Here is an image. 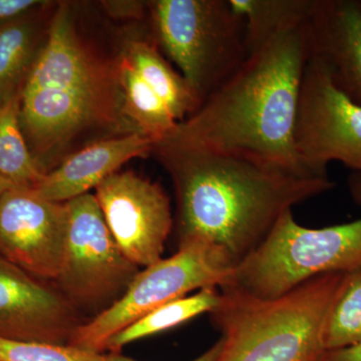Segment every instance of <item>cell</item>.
Returning a JSON list of instances; mask_svg holds the SVG:
<instances>
[{
  "instance_id": "cell-1",
  "label": "cell",
  "mask_w": 361,
  "mask_h": 361,
  "mask_svg": "<svg viewBox=\"0 0 361 361\" xmlns=\"http://www.w3.org/2000/svg\"><path fill=\"white\" fill-rule=\"evenodd\" d=\"M308 21L248 56L153 151L229 154L298 177L323 178L306 169L295 146L301 84L310 58Z\"/></svg>"
},
{
  "instance_id": "cell-2",
  "label": "cell",
  "mask_w": 361,
  "mask_h": 361,
  "mask_svg": "<svg viewBox=\"0 0 361 361\" xmlns=\"http://www.w3.org/2000/svg\"><path fill=\"white\" fill-rule=\"evenodd\" d=\"M156 154L174 182L179 244L210 242L237 265L264 241L282 214L336 186L329 177H298L229 154Z\"/></svg>"
},
{
  "instance_id": "cell-3",
  "label": "cell",
  "mask_w": 361,
  "mask_h": 361,
  "mask_svg": "<svg viewBox=\"0 0 361 361\" xmlns=\"http://www.w3.org/2000/svg\"><path fill=\"white\" fill-rule=\"evenodd\" d=\"M345 274L320 275L274 300L219 289L211 312L222 334L215 361H322L325 324Z\"/></svg>"
},
{
  "instance_id": "cell-4",
  "label": "cell",
  "mask_w": 361,
  "mask_h": 361,
  "mask_svg": "<svg viewBox=\"0 0 361 361\" xmlns=\"http://www.w3.org/2000/svg\"><path fill=\"white\" fill-rule=\"evenodd\" d=\"M360 266L361 218L315 229L298 224L292 210H287L222 288L274 300L313 278Z\"/></svg>"
},
{
  "instance_id": "cell-5",
  "label": "cell",
  "mask_w": 361,
  "mask_h": 361,
  "mask_svg": "<svg viewBox=\"0 0 361 361\" xmlns=\"http://www.w3.org/2000/svg\"><path fill=\"white\" fill-rule=\"evenodd\" d=\"M151 13L159 44L201 104L245 63V26L229 0H158Z\"/></svg>"
},
{
  "instance_id": "cell-6",
  "label": "cell",
  "mask_w": 361,
  "mask_h": 361,
  "mask_svg": "<svg viewBox=\"0 0 361 361\" xmlns=\"http://www.w3.org/2000/svg\"><path fill=\"white\" fill-rule=\"evenodd\" d=\"M236 266L231 256L215 244L204 240L183 242L174 255L139 271L125 293L78 326L68 344L103 353L111 336L147 313L190 292L227 286Z\"/></svg>"
},
{
  "instance_id": "cell-7",
  "label": "cell",
  "mask_w": 361,
  "mask_h": 361,
  "mask_svg": "<svg viewBox=\"0 0 361 361\" xmlns=\"http://www.w3.org/2000/svg\"><path fill=\"white\" fill-rule=\"evenodd\" d=\"M66 203L65 254L54 284L78 310L104 311L125 293L140 267L116 245L94 195Z\"/></svg>"
},
{
  "instance_id": "cell-8",
  "label": "cell",
  "mask_w": 361,
  "mask_h": 361,
  "mask_svg": "<svg viewBox=\"0 0 361 361\" xmlns=\"http://www.w3.org/2000/svg\"><path fill=\"white\" fill-rule=\"evenodd\" d=\"M295 146L303 165L316 177H327V165L334 161L361 174V106L341 92L311 56L301 84Z\"/></svg>"
},
{
  "instance_id": "cell-9",
  "label": "cell",
  "mask_w": 361,
  "mask_h": 361,
  "mask_svg": "<svg viewBox=\"0 0 361 361\" xmlns=\"http://www.w3.org/2000/svg\"><path fill=\"white\" fill-rule=\"evenodd\" d=\"M94 197L116 245L130 262L146 268L161 260L173 218L160 185L118 171L96 188Z\"/></svg>"
},
{
  "instance_id": "cell-10",
  "label": "cell",
  "mask_w": 361,
  "mask_h": 361,
  "mask_svg": "<svg viewBox=\"0 0 361 361\" xmlns=\"http://www.w3.org/2000/svg\"><path fill=\"white\" fill-rule=\"evenodd\" d=\"M66 234V203L45 200L32 188L13 187L0 198V255L32 276L56 282Z\"/></svg>"
},
{
  "instance_id": "cell-11",
  "label": "cell",
  "mask_w": 361,
  "mask_h": 361,
  "mask_svg": "<svg viewBox=\"0 0 361 361\" xmlns=\"http://www.w3.org/2000/svg\"><path fill=\"white\" fill-rule=\"evenodd\" d=\"M39 87L87 97L123 118L116 70L106 68L87 51L66 4L54 14L47 42L37 51L23 90Z\"/></svg>"
},
{
  "instance_id": "cell-12",
  "label": "cell",
  "mask_w": 361,
  "mask_h": 361,
  "mask_svg": "<svg viewBox=\"0 0 361 361\" xmlns=\"http://www.w3.org/2000/svg\"><path fill=\"white\" fill-rule=\"evenodd\" d=\"M78 310L47 281L0 255V337L68 344L82 324Z\"/></svg>"
},
{
  "instance_id": "cell-13",
  "label": "cell",
  "mask_w": 361,
  "mask_h": 361,
  "mask_svg": "<svg viewBox=\"0 0 361 361\" xmlns=\"http://www.w3.org/2000/svg\"><path fill=\"white\" fill-rule=\"evenodd\" d=\"M308 30L310 56L361 106V0H316Z\"/></svg>"
},
{
  "instance_id": "cell-14",
  "label": "cell",
  "mask_w": 361,
  "mask_h": 361,
  "mask_svg": "<svg viewBox=\"0 0 361 361\" xmlns=\"http://www.w3.org/2000/svg\"><path fill=\"white\" fill-rule=\"evenodd\" d=\"M116 116L118 114L96 102L66 90L39 87L21 92V129L40 165L42 156L85 128L94 123L116 122Z\"/></svg>"
},
{
  "instance_id": "cell-15",
  "label": "cell",
  "mask_w": 361,
  "mask_h": 361,
  "mask_svg": "<svg viewBox=\"0 0 361 361\" xmlns=\"http://www.w3.org/2000/svg\"><path fill=\"white\" fill-rule=\"evenodd\" d=\"M154 146L149 137L137 133L94 142L47 172L32 189L45 200L66 203L96 189L126 161L147 155Z\"/></svg>"
},
{
  "instance_id": "cell-16",
  "label": "cell",
  "mask_w": 361,
  "mask_h": 361,
  "mask_svg": "<svg viewBox=\"0 0 361 361\" xmlns=\"http://www.w3.org/2000/svg\"><path fill=\"white\" fill-rule=\"evenodd\" d=\"M121 111L130 133L148 137L158 144L174 130L178 121L167 104L140 78L123 56L116 68Z\"/></svg>"
},
{
  "instance_id": "cell-17",
  "label": "cell",
  "mask_w": 361,
  "mask_h": 361,
  "mask_svg": "<svg viewBox=\"0 0 361 361\" xmlns=\"http://www.w3.org/2000/svg\"><path fill=\"white\" fill-rule=\"evenodd\" d=\"M229 4L244 21L250 56L278 35L305 25L316 0H229Z\"/></svg>"
},
{
  "instance_id": "cell-18",
  "label": "cell",
  "mask_w": 361,
  "mask_h": 361,
  "mask_svg": "<svg viewBox=\"0 0 361 361\" xmlns=\"http://www.w3.org/2000/svg\"><path fill=\"white\" fill-rule=\"evenodd\" d=\"M125 56L140 78L167 104L178 123L198 110L200 99L184 77L161 56L155 44L135 40L128 47Z\"/></svg>"
},
{
  "instance_id": "cell-19",
  "label": "cell",
  "mask_w": 361,
  "mask_h": 361,
  "mask_svg": "<svg viewBox=\"0 0 361 361\" xmlns=\"http://www.w3.org/2000/svg\"><path fill=\"white\" fill-rule=\"evenodd\" d=\"M220 301L219 288L208 287L193 295L183 297L165 304L116 332L106 342L104 351L120 353L121 349L133 342L174 329L204 313L212 312L219 305Z\"/></svg>"
},
{
  "instance_id": "cell-20",
  "label": "cell",
  "mask_w": 361,
  "mask_h": 361,
  "mask_svg": "<svg viewBox=\"0 0 361 361\" xmlns=\"http://www.w3.org/2000/svg\"><path fill=\"white\" fill-rule=\"evenodd\" d=\"M21 92L0 104V176L13 187L33 188L47 172L32 156L20 125Z\"/></svg>"
},
{
  "instance_id": "cell-21",
  "label": "cell",
  "mask_w": 361,
  "mask_h": 361,
  "mask_svg": "<svg viewBox=\"0 0 361 361\" xmlns=\"http://www.w3.org/2000/svg\"><path fill=\"white\" fill-rule=\"evenodd\" d=\"M37 32L30 14L0 27V104L23 92L37 58Z\"/></svg>"
},
{
  "instance_id": "cell-22",
  "label": "cell",
  "mask_w": 361,
  "mask_h": 361,
  "mask_svg": "<svg viewBox=\"0 0 361 361\" xmlns=\"http://www.w3.org/2000/svg\"><path fill=\"white\" fill-rule=\"evenodd\" d=\"M326 351L361 342V266L346 272L324 330Z\"/></svg>"
},
{
  "instance_id": "cell-23",
  "label": "cell",
  "mask_w": 361,
  "mask_h": 361,
  "mask_svg": "<svg viewBox=\"0 0 361 361\" xmlns=\"http://www.w3.org/2000/svg\"><path fill=\"white\" fill-rule=\"evenodd\" d=\"M0 361H106L96 353L70 345L0 337Z\"/></svg>"
},
{
  "instance_id": "cell-24",
  "label": "cell",
  "mask_w": 361,
  "mask_h": 361,
  "mask_svg": "<svg viewBox=\"0 0 361 361\" xmlns=\"http://www.w3.org/2000/svg\"><path fill=\"white\" fill-rule=\"evenodd\" d=\"M49 2L40 0H0V27L25 18Z\"/></svg>"
},
{
  "instance_id": "cell-25",
  "label": "cell",
  "mask_w": 361,
  "mask_h": 361,
  "mask_svg": "<svg viewBox=\"0 0 361 361\" xmlns=\"http://www.w3.org/2000/svg\"><path fill=\"white\" fill-rule=\"evenodd\" d=\"M322 361H361V342L348 348L326 351Z\"/></svg>"
},
{
  "instance_id": "cell-26",
  "label": "cell",
  "mask_w": 361,
  "mask_h": 361,
  "mask_svg": "<svg viewBox=\"0 0 361 361\" xmlns=\"http://www.w3.org/2000/svg\"><path fill=\"white\" fill-rule=\"evenodd\" d=\"M221 348H222V341L219 339L208 350H206L203 355L198 356V357L191 361H215L216 358L219 355ZM104 360L106 361H137L127 357V356L120 355V353H110L109 355H104Z\"/></svg>"
},
{
  "instance_id": "cell-27",
  "label": "cell",
  "mask_w": 361,
  "mask_h": 361,
  "mask_svg": "<svg viewBox=\"0 0 361 361\" xmlns=\"http://www.w3.org/2000/svg\"><path fill=\"white\" fill-rule=\"evenodd\" d=\"M349 192L353 200L361 206V174H353L348 179Z\"/></svg>"
},
{
  "instance_id": "cell-28",
  "label": "cell",
  "mask_w": 361,
  "mask_h": 361,
  "mask_svg": "<svg viewBox=\"0 0 361 361\" xmlns=\"http://www.w3.org/2000/svg\"><path fill=\"white\" fill-rule=\"evenodd\" d=\"M13 187V186L11 183L7 182L6 180H4V178L0 176V198H1L2 195L6 193L7 190H9Z\"/></svg>"
}]
</instances>
